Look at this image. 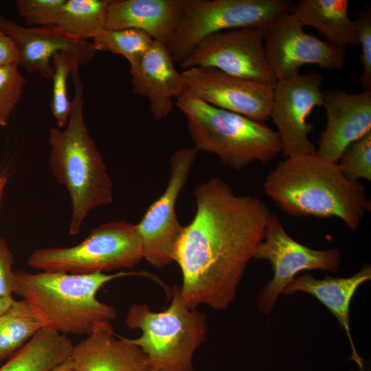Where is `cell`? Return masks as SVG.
Returning <instances> with one entry per match:
<instances>
[{
  "label": "cell",
  "instance_id": "6da1fadb",
  "mask_svg": "<svg viewBox=\"0 0 371 371\" xmlns=\"http://www.w3.org/2000/svg\"><path fill=\"white\" fill-rule=\"evenodd\" d=\"M196 212L178 245L181 293L190 308H227L255 250L264 239L271 212L258 198L238 195L219 177L198 185Z\"/></svg>",
  "mask_w": 371,
  "mask_h": 371
},
{
  "label": "cell",
  "instance_id": "7a4b0ae2",
  "mask_svg": "<svg viewBox=\"0 0 371 371\" xmlns=\"http://www.w3.org/2000/svg\"><path fill=\"white\" fill-rule=\"evenodd\" d=\"M265 194L293 216L336 217L351 230L370 210L366 188L316 151L286 157L267 175Z\"/></svg>",
  "mask_w": 371,
  "mask_h": 371
},
{
  "label": "cell",
  "instance_id": "3957f363",
  "mask_svg": "<svg viewBox=\"0 0 371 371\" xmlns=\"http://www.w3.org/2000/svg\"><path fill=\"white\" fill-rule=\"evenodd\" d=\"M131 276L153 278L143 271L75 274L19 270L15 271L14 293L27 303L42 328L65 335L88 336L112 326L117 316L113 306L97 299L100 288Z\"/></svg>",
  "mask_w": 371,
  "mask_h": 371
},
{
  "label": "cell",
  "instance_id": "277c9868",
  "mask_svg": "<svg viewBox=\"0 0 371 371\" xmlns=\"http://www.w3.org/2000/svg\"><path fill=\"white\" fill-rule=\"evenodd\" d=\"M79 67V65H75L70 75L75 93L68 122L63 128L53 126L49 131V166L71 198V235L80 232L84 220L92 210L108 205L113 200L112 181L85 124Z\"/></svg>",
  "mask_w": 371,
  "mask_h": 371
},
{
  "label": "cell",
  "instance_id": "5b68a950",
  "mask_svg": "<svg viewBox=\"0 0 371 371\" xmlns=\"http://www.w3.org/2000/svg\"><path fill=\"white\" fill-rule=\"evenodd\" d=\"M175 104L184 115L194 148L241 170L258 161L267 164L282 152L277 131L262 122L212 106L188 90Z\"/></svg>",
  "mask_w": 371,
  "mask_h": 371
},
{
  "label": "cell",
  "instance_id": "8992f818",
  "mask_svg": "<svg viewBox=\"0 0 371 371\" xmlns=\"http://www.w3.org/2000/svg\"><path fill=\"white\" fill-rule=\"evenodd\" d=\"M126 324L142 334L128 341L146 357L149 368L157 371H194L193 356L207 335L206 316L183 302L180 286L172 290L169 306L155 312L145 304H134Z\"/></svg>",
  "mask_w": 371,
  "mask_h": 371
},
{
  "label": "cell",
  "instance_id": "52a82bcc",
  "mask_svg": "<svg viewBox=\"0 0 371 371\" xmlns=\"http://www.w3.org/2000/svg\"><path fill=\"white\" fill-rule=\"evenodd\" d=\"M143 258L137 224L117 221L100 225L76 245L36 249L27 264L42 271L91 274L132 268Z\"/></svg>",
  "mask_w": 371,
  "mask_h": 371
},
{
  "label": "cell",
  "instance_id": "ba28073f",
  "mask_svg": "<svg viewBox=\"0 0 371 371\" xmlns=\"http://www.w3.org/2000/svg\"><path fill=\"white\" fill-rule=\"evenodd\" d=\"M292 4L289 0H186L168 48L180 64L205 37L234 29H263L289 12Z\"/></svg>",
  "mask_w": 371,
  "mask_h": 371
},
{
  "label": "cell",
  "instance_id": "9c48e42d",
  "mask_svg": "<svg viewBox=\"0 0 371 371\" xmlns=\"http://www.w3.org/2000/svg\"><path fill=\"white\" fill-rule=\"evenodd\" d=\"M254 258L269 261L273 277L259 292L256 304L260 311L269 314L278 297L299 273L322 270L336 273L341 262L336 248L311 249L293 239L284 229L278 215L271 212L264 239L257 246Z\"/></svg>",
  "mask_w": 371,
  "mask_h": 371
},
{
  "label": "cell",
  "instance_id": "30bf717a",
  "mask_svg": "<svg viewBox=\"0 0 371 371\" xmlns=\"http://www.w3.org/2000/svg\"><path fill=\"white\" fill-rule=\"evenodd\" d=\"M198 150L184 147L170 157V174L164 193L147 209L138 224L144 258L161 269L175 261L184 226L178 221L175 207L185 186Z\"/></svg>",
  "mask_w": 371,
  "mask_h": 371
},
{
  "label": "cell",
  "instance_id": "8fae6325",
  "mask_svg": "<svg viewBox=\"0 0 371 371\" xmlns=\"http://www.w3.org/2000/svg\"><path fill=\"white\" fill-rule=\"evenodd\" d=\"M183 69L212 67L238 78L275 85L265 55L262 30L240 28L210 34L179 64Z\"/></svg>",
  "mask_w": 371,
  "mask_h": 371
},
{
  "label": "cell",
  "instance_id": "7c38bea8",
  "mask_svg": "<svg viewBox=\"0 0 371 371\" xmlns=\"http://www.w3.org/2000/svg\"><path fill=\"white\" fill-rule=\"evenodd\" d=\"M262 30L267 60L277 80L297 76L305 65L332 70L344 65L345 49L306 33L289 12Z\"/></svg>",
  "mask_w": 371,
  "mask_h": 371
},
{
  "label": "cell",
  "instance_id": "4fadbf2b",
  "mask_svg": "<svg viewBox=\"0 0 371 371\" xmlns=\"http://www.w3.org/2000/svg\"><path fill=\"white\" fill-rule=\"evenodd\" d=\"M322 76L316 71L277 80L273 89L270 117L278 129L282 155L316 151L308 135L313 126L308 117L322 106Z\"/></svg>",
  "mask_w": 371,
  "mask_h": 371
},
{
  "label": "cell",
  "instance_id": "5bb4252c",
  "mask_svg": "<svg viewBox=\"0 0 371 371\" xmlns=\"http://www.w3.org/2000/svg\"><path fill=\"white\" fill-rule=\"evenodd\" d=\"M181 74L187 90L205 102L257 122L269 119L274 85L212 67H191Z\"/></svg>",
  "mask_w": 371,
  "mask_h": 371
},
{
  "label": "cell",
  "instance_id": "9a60e30c",
  "mask_svg": "<svg viewBox=\"0 0 371 371\" xmlns=\"http://www.w3.org/2000/svg\"><path fill=\"white\" fill-rule=\"evenodd\" d=\"M0 29L14 42L19 66L45 78H51L52 59L58 52L75 54L80 66L89 63L97 53L92 42L72 38L55 27H27L0 14Z\"/></svg>",
  "mask_w": 371,
  "mask_h": 371
},
{
  "label": "cell",
  "instance_id": "2e32d148",
  "mask_svg": "<svg viewBox=\"0 0 371 371\" xmlns=\"http://www.w3.org/2000/svg\"><path fill=\"white\" fill-rule=\"evenodd\" d=\"M322 102L327 123L316 152L337 163L347 146L371 132V89L357 94L328 89Z\"/></svg>",
  "mask_w": 371,
  "mask_h": 371
},
{
  "label": "cell",
  "instance_id": "e0dca14e",
  "mask_svg": "<svg viewBox=\"0 0 371 371\" xmlns=\"http://www.w3.org/2000/svg\"><path fill=\"white\" fill-rule=\"evenodd\" d=\"M130 72L133 93L148 100L150 112L155 120L170 115L173 100L187 90L168 46L158 41H154L137 67Z\"/></svg>",
  "mask_w": 371,
  "mask_h": 371
},
{
  "label": "cell",
  "instance_id": "ac0fdd59",
  "mask_svg": "<svg viewBox=\"0 0 371 371\" xmlns=\"http://www.w3.org/2000/svg\"><path fill=\"white\" fill-rule=\"evenodd\" d=\"M186 0H110L106 30L137 29L155 41L170 42L181 18Z\"/></svg>",
  "mask_w": 371,
  "mask_h": 371
},
{
  "label": "cell",
  "instance_id": "d6986e66",
  "mask_svg": "<svg viewBox=\"0 0 371 371\" xmlns=\"http://www.w3.org/2000/svg\"><path fill=\"white\" fill-rule=\"evenodd\" d=\"M70 360L74 371H146L145 355L113 326L100 329L74 345Z\"/></svg>",
  "mask_w": 371,
  "mask_h": 371
},
{
  "label": "cell",
  "instance_id": "ffe728a7",
  "mask_svg": "<svg viewBox=\"0 0 371 371\" xmlns=\"http://www.w3.org/2000/svg\"><path fill=\"white\" fill-rule=\"evenodd\" d=\"M371 280V267L364 265L358 272L347 278L326 276L317 279L310 273L297 276L282 291V294L291 295L304 292L314 296L337 319L339 326L345 330L352 348V359L363 370V361L357 354L350 327V304L357 289Z\"/></svg>",
  "mask_w": 371,
  "mask_h": 371
},
{
  "label": "cell",
  "instance_id": "44dd1931",
  "mask_svg": "<svg viewBox=\"0 0 371 371\" xmlns=\"http://www.w3.org/2000/svg\"><path fill=\"white\" fill-rule=\"evenodd\" d=\"M348 9V0H299L289 12L302 26L315 28L327 42L344 49L359 45L357 21L350 18Z\"/></svg>",
  "mask_w": 371,
  "mask_h": 371
},
{
  "label": "cell",
  "instance_id": "7402d4cb",
  "mask_svg": "<svg viewBox=\"0 0 371 371\" xmlns=\"http://www.w3.org/2000/svg\"><path fill=\"white\" fill-rule=\"evenodd\" d=\"M110 0H65L55 27L69 37L92 40L106 30Z\"/></svg>",
  "mask_w": 371,
  "mask_h": 371
},
{
  "label": "cell",
  "instance_id": "603a6c76",
  "mask_svg": "<svg viewBox=\"0 0 371 371\" xmlns=\"http://www.w3.org/2000/svg\"><path fill=\"white\" fill-rule=\"evenodd\" d=\"M41 328L27 303L14 300L0 317V361L13 355Z\"/></svg>",
  "mask_w": 371,
  "mask_h": 371
},
{
  "label": "cell",
  "instance_id": "cb8c5ba5",
  "mask_svg": "<svg viewBox=\"0 0 371 371\" xmlns=\"http://www.w3.org/2000/svg\"><path fill=\"white\" fill-rule=\"evenodd\" d=\"M154 40L144 31L137 29L104 30L93 39L98 52L124 56L130 65V71L138 66L142 58Z\"/></svg>",
  "mask_w": 371,
  "mask_h": 371
},
{
  "label": "cell",
  "instance_id": "d4e9b609",
  "mask_svg": "<svg viewBox=\"0 0 371 371\" xmlns=\"http://www.w3.org/2000/svg\"><path fill=\"white\" fill-rule=\"evenodd\" d=\"M80 62L78 57L69 52H60L52 59L53 71L51 111L57 127L66 126L72 108V100L67 93V80L74 66Z\"/></svg>",
  "mask_w": 371,
  "mask_h": 371
},
{
  "label": "cell",
  "instance_id": "484cf974",
  "mask_svg": "<svg viewBox=\"0 0 371 371\" xmlns=\"http://www.w3.org/2000/svg\"><path fill=\"white\" fill-rule=\"evenodd\" d=\"M339 169L348 179L371 181V132L350 144L337 161Z\"/></svg>",
  "mask_w": 371,
  "mask_h": 371
},
{
  "label": "cell",
  "instance_id": "4316f807",
  "mask_svg": "<svg viewBox=\"0 0 371 371\" xmlns=\"http://www.w3.org/2000/svg\"><path fill=\"white\" fill-rule=\"evenodd\" d=\"M18 64L0 67V126H6L21 99L26 80Z\"/></svg>",
  "mask_w": 371,
  "mask_h": 371
},
{
  "label": "cell",
  "instance_id": "83f0119b",
  "mask_svg": "<svg viewBox=\"0 0 371 371\" xmlns=\"http://www.w3.org/2000/svg\"><path fill=\"white\" fill-rule=\"evenodd\" d=\"M65 0H17L15 2L18 14L23 19L25 26L54 27Z\"/></svg>",
  "mask_w": 371,
  "mask_h": 371
},
{
  "label": "cell",
  "instance_id": "f1b7e54d",
  "mask_svg": "<svg viewBox=\"0 0 371 371\" xmlns=\"http://www.w3.org/2000/svg\"><path fill=\"white\" fill-rule=\"evenodd\" d=\"M356 19L358 42L361 45L360 60L362 71L359 77L361 87L371 89V12L369 10H360Z\"/></svg>",
  "mask_w": 371,
  "mask_h": 371
},
{
  "label": "cell",
  "instance_id": "f546056e",
  "mask_svg": "<svg viewBox=\"0 0 371 371\" xmlns=\"http://www.w3.org/2000/svg\"><path fill=\"white\" fill-rule=\"evenodd\" d=\"M14 257L8 240L0 238V297H12L15 289Z\"/></svg>",
  "mask_w": 371,
  "mask_h": 371
},
{
  "label": "cell",
  "instance_id": "4dcf8cb0",
  "mask_svg": "<svg viewBox=\"0 0 371 371\" xmlns=\"http://www.w3.org/2000/svg\"><path fill=\"white\" fill-rule=\"evenodd\" d=\"M19 55L12 39L0 29V67L18 64Z\"/></svg>",
  "mask_w": 371,
  "mask_h": 371
},
{
  "label": "cell",
  "instance_id": "1f68e13d",
  "mask_svg": "<svg viewBox=\"0 0 371 371\" xmlns=\"http://www.w3.org/2000/svg\"><path fill=\"white\" fill-rule=\"evenodd\" d=\"M14 300L12 297H0V317L8 311Z\"/></svg>",
  "mask_w": 371,
  "mask_h": 371
},
{
  "label": "cell",
  "instance_id": "d6a6232c",
  "mask_svg": "<svg viewBox=\"0 0 371 371\" xmlns=\"http://www.w3.org/2000/svg\"><path fill=\"white\" fill-rule=\"evenodd\" d=\"M49 371H74L71 361L69 359L56 366Z\"/></svg>",
  "mask_w": 371,
  "mask_h": 371
},
{
  "label": "cell",
  "instance_id": "836d02e7",
  "mask_svg": "<svg viewBox=\"0 0 371 371\" xmlns=\"http://www.w3.org/2000/svg\"><path fill=\"white\" fill-rule=\"evenodd\" d=\"M8 177L7 174L0 169V201L1 200L5 188L8 183Z\"/></svg>",
  "mask_w": 371,
  "mask_h": 371
},
{
  "label": "cell",
  "instance_id": "e575fe53",
  "mask_svg": "<svg viewBox=\"0 0 371 371\" xmlns=\"http://www.w3.org/2000/svg\"><path fill=\"white\" fill-rule=\"evenodd\" d=\"M146 371H157V370H155L151 369V368H148Z\"/></svg>",
  "mask_w": 371,
  "mask_h": 371
}]
</instances>
